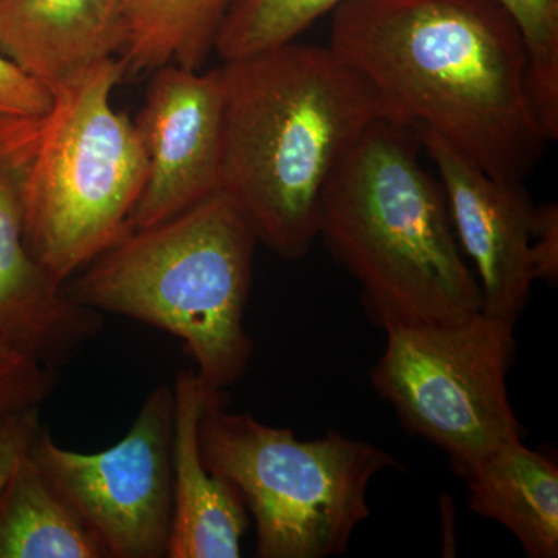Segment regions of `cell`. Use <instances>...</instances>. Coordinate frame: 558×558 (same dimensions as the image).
Listing matches in <instances>:
<instances>
[{"label": "cell", "mask_w": 558, "mask_h": 558, "mask_svg": "<svg viewBox=\"0 0 558 558\" xmlns=\"http://www.w3.org/2000/svg\"><path fill=\"white\" fill-rule=\"evenodd\" d=\"M328 47L388 121L439 135L492 178L524 183L542 159L526 51L497 0H349Z\"/></svg>", "instance_id": "1"}, {"label": "cell", "mask_w": 558, "mask_h": 558, "mask_svg": "<svg viewBox=\"0 0 558 558\" xmlns=\"http://www.w3.org/2000/svg\"><path fill=\"white\" fill-rule=\"evenodd\" d=\"M219 191L259 245L288 260L318 240L323 193L352 146L388 120L373 86L329 47L299 40L223 61Z\"/></svg>", "instance_id": "2"}, {"label": "cell", "mask_w": 558, "mask_h": 558, "mask_svg": "<svg viewBox=\"0 0 558 558\" xmlns=\"http://www.w3.org/2000/svg\"><path fill=\"white\" fill-rule=\"evenodd\" d=\"M411 128L379 120L330 178L318 240L360 286L381 330L461 322L483 310L439 180L422 167Z\"/></svg>", "instance_id": "3"}, {"label": "cell", "mask_w": 558, "mask_h": 558, "mask_svg": "<svg viewBox=\"0 0 558 558\" xmlns=\"http://www.w3.org/2000/svg\"><path fill=\"white\" fill-rule=\"evenodd\" d=\"M259 242L220 191L145 229H130L64 284L98 314L135 319L182 341L209 392L238 384L253 357L245 329Z\"/></svg>", "instance_id": "4"}, {"label": "cell", "mask_w": 558, "mask_h": 558, "mask_svg": "<svg viewBox=\"0 0 558 558\" xmlns=\"http://www.w3.org/2000/svg\"><path fill=\"white\" fill-rule=\"evenodd\" d=\"M119 58L53 92L22 161V229L28 253L64 286L130 230L145 185V148L134 120L112 105Z\"/></svg>", "instance_id": "5"}, {"label": "cell", "mask_w": 558, "mask_h": 558, "mask_svg": "<svg viewBox=\"0 0 558 558\" xmlns=\"http://www.w3.org/2000/svg\"><path fill=\"white\" fill-rule=\"evenodd\" d=\"M227 405L205 410L201 457L213 475L238 492L255 521V557L344 554L355 529L371 517V481L396 468L395 458L333 429L301 440L293 429L230 413Z\"/></svg>", "instance_id": "6"}, {"label": "cell", "mask_w": 558, "mask_h": 558, "mask_svg": "<svg viewBox=\"0 0 558 558\" xmlns=\"http://www.w3.org/2000/svg\"><path fill=\"white\" fill-rule=\"evenodd\" d=\"M517 319L480 311L472 317L385 330L371 381L411 435L450 458L458 476L524 429L508 392Z\"/></svg>", "instance_id": "7"}, {"label": "cell", "mask_w": 558, "mask_h": 558, "mask_svg": "<svg viewBox=\"0 0 558 558\" xmlns=\"http://www.w3.org/2000/svg\"><path fill=\"white\" fill-rule=\"evenodd\" d=\"M170 385L150 389L130 432L97 453L54 442L43 427L31 454L108 558H167L172 523Z\"/></svg>", "instance_id": "8"}, {"label": "cell", "mask_w": 558, "mask_h": 558, "mask_svg": "<svg viewBox=\"0 0 558 558\" xmlns=\"http://www.w3.org/2000/svg\"><path fill=\"white\" fill-rule=\"evenodd\" d=\"M148 170L130 218L145 229L219 191L223 83L220 68L178 64L150 70L145 105L134 120Z\"/></svg>", "instance_id": "9"}, {"label": "cell", "mask_w": 558, "mask_h": 558, "mask_svg": "<svg viewBox=\"0 0 558 558\" xmlns=\"http://www.w3.org/2000/svg\"><path fill=\"white\" fill-rule=\"evenodd\" d=\"M438 171L462 253L475 267L483 312L519 322L534 286L535 205L524 183L488 175L439 135L413 130Z\"/></svg>", "instance_id": "10"}, {"label": "cell", "mask_w": 558, "mask_h": 558, "mask_svg": "<svg viewBox=\"0 0 558 558\" xmlns=\"http://www.w3.org/2000/svg\"><path fill=\"white\" fill-rule=\"evenodd\" d=\"M24 149L0 123V349L61 369L102 329V315L69 299L24 242L20 175Z\"/></svg>", "instance_id": "11"}, {"label": "cell", "mask_w": 558, "mask_h": 558, "mask_svg": "<svg viewBox=\"0 0 558 558\" xmlns=\"http://www.w3.org/2000/svg\"><path fill=\"white\" fill-rule=\"evenodd\" d=\"M172 416V523L167 558H238L250 515L238 492L213 475L199 449L205 410L229 402L227 392H209L194 369L180 371Z\"/></svg>", "instance_id": "12"}, {"label": "cell", "mask_w": 558, "mask_h": 558, "mask_svg": "<svg viewBox=\"0 0 558 558\" xmlns=\"http://www.w3.org/2000/svg\"><path fill=\"white\" fill-rule=\"evenodd\" d=\"M119 0H0V50L51 92L119 58Z\"/></svg>", "instance_id": "13"}, {"label": "cell", "mask_w": 558, "mask_h": 558, "mask_svg": "<svg viewBox=\"0 0 558 558\" xmlns=\"http://www.w3.org/2000/svg\"><path fill=\"white\" fill-rule=\"evenodd\" d=\"M462 480L473 513L508 529L529 558L558 557V468L548 454L510 440Z\"/></svg>", "instance_id": "14"}, {"label": "cell", "mask_w": 558, "mask_h": 558, "mask_svg": "<svg viewBox=\"0 0 558 558\" xmlns=\"http://www.w3.org/2000/svg\"><path fill=\"white\" fill-rule=\"evenodd\" d=\"M234 0H119L124 75L167 64L202 70Z\"/></svg>", "instance_id": "15"}, {"label": "cell", "mask_w": 558, "mask_h": 558, "mask_svg": "<svg viewBox=\"0 0 558 558\" xmlns=\"http://www.w3.org/2000/svg\"><path fill=\"white\" fill-rule=\"evenodd\" d=\"M0 558H108L31 451L0 495Z\"/></svg>", "instance_id": "16"}, {"label": "cell", "mask_w": 558, "mask_h": 558, "mask_svg": "<svg viewBox=\"0 0 558 558\" xmlns=\"http://www.w3.org/2000/svg\"><path fill=\"white\" fill-rule=\"evenodd\" d=\"M349 0H234L215 53L231 61L293 43L325 14Z\"/></svg>", "instance_id": "17"}, {"label": "cell", "mask_w": 558, "mask_h": 558, "mask_svg": "<svg viewBox=\"0 0 558 558\" xmlns=\"http://www.w3.org/2000/svg\"><path fill=\"white\" fill-rule=\"evenodd\" d=\"M526 51L529 84L549 143L558 138V0H497Z\"/></svg>", "instance_id": "18"}, {"label": "cell", "mask_w": 558, "mask_h": 558, "mask_svg": "<svg viewBox=\"0 0 558 558\" xmlns=\"http://www.w3.org/2000/svg\"><path fill=\"white\" fill-rule=\"evenodd\" d=\"M60 384V369L20 352L0 349V421L40 409Z\"/></svg>", "instance_id": "19"}, {"label": "cell", "mask_w": 558, "mask_h": 558, "mask_svg": "<svg viewBox=\"0 0 558 558\" xmlns=\"http://www.w3.org/2000/svg\"><path fill=\"white\" fill-rule=\"evenodd\" d=\"M53 101L46 84L0 53V121L43 119Z\"/></svg>", "instance_id": "20"}, {"label": "cell", "mask_w": 558, "mask_h": 558, "mask_svg": "<svg viewBox=\"0 0 558 558\" xmlns=\"http://www.w3.org/2000/svg\"><path fill=\"white\" fill-rule=\"evenodd\" d=\"M39 413L40 409L22 411L0 421V495L44 427Z\"/></svg>", "instance_id": "21"}, {"label": "cell", "mask_w": 558, "mask_h": 558, "mask_svg": "<svg viewBox=\"0 0 558 558\" xmlns=\"http://www.w3.org/2000/svg\"><path fill=\"white\" fill-rule=\"evenodd\" d=\"M532 269L535 281L558 282V205H535L531 233Z\"/></svg>", "instance_id": "22"}]
</instances>
